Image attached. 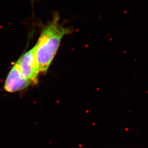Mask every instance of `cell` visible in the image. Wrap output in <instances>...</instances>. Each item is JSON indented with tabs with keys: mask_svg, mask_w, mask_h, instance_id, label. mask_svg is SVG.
Listing matches in <instances>:
<instances>
[{
	"mask_svg": "<svg viewBox=\"0 0 148 148\" xmlns=\"http://www.w3.org/2000/svg\"><path fill=\"white\" fill-rule=\"evenodd\" d=\"M17 63L22 73L30 81V83L34 85L38 84V75L40 72L34 47L23 54L17 61Z\"/></svg>",
	"mask_w": 148,
	"mask_h": 148,
	"instance_id": "7a4b0ae2",
	"label": "cell"
},
{
	"mask_svg": "<svg viewBox=\"0 0 148 148\" xmlns=\"http://www.w3.org/2000/svg\"><path fill=\"white\" fill-rule=\"evenodd\" d=\"M71 29L59 23L58 14L43 29L35 51L40 72L45 74L53 61L63 37L71 33Z\"/></svg>",
	"mask_w": 148,
	"mask_h": 148,
	"instance_id": "6da1fadb",
	"label": "cell"
},
{
	"mask_svg": "<svg viewBox=\"0 0 148 148\" xmlns=\"http://www.w3.org/2000/svg\"><path fill=\"white\" fill-rule=\"evenodd\" d=\"M31 84L20 70L16 62L7 75L4 85V90L10 93L25 90Z\"/></svg>",
	"mask_w": 148,
	"mask_h": 148,
	"instance_id": "3957f363",
	"label": "cell"
}]
</instances>
